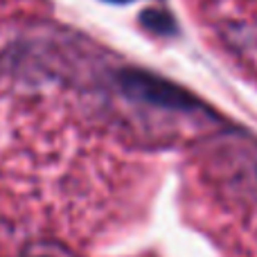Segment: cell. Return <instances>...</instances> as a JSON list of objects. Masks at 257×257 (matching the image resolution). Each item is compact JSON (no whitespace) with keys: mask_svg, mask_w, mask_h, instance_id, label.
Masks as SVG:
<instances>
[{"mask_svg":"<svg viewBox=\"0 0 257 257\" xmlns=\"http://www.w3.org/2000/svg\"><path fill=\"white\" fill-rule=\"evenodd\" d=\"M120 88L128 97L138 102L154 104L160 108H174V111H194L199 108V99L185 88L163 79V77L149 75L145 70H124L120 75Z\"/></svg>","mask_w":257,"mask_h":257,"instance_id":"1","label":"cell"},{"mask_svg":"<svg viewBox=\"0 0 257 257\" xmlns=\"http://www.w3.org/2000/svg\"><path fill=\"white\" fill-rule=\"evenodd\" d=\"M142 23H145V27L158 32V34H169V32H174V21H172V16H169L167 12L147 9V12L142 14Z\"/></svg>","mask_w":257,"mask_h":257,"instance_id":"2","label":"cell"},{"mask_svg":"<svg viewBox=\"0 0 257 257\" xmlns=\"http://www.w3.org/2000/svg\"><path fill=\"white\" fill-rule=\"evenodd\" d=\"M108 3H131V0H108Z\"/></svg>","mask_w":257,"mask_h":257,"instance_id":"3","label":"cell"}]
</instances>
